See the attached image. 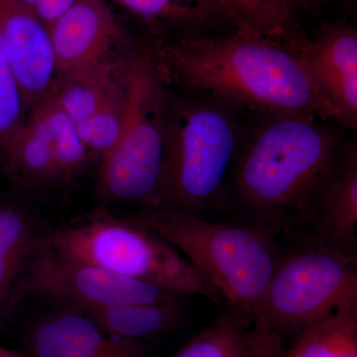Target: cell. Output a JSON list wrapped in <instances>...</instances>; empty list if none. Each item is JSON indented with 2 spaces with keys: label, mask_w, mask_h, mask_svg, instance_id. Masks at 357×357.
<instances>
[{
  "label": "cell",
  "mask_w": 357,
  "mask_h": 357,
  "mask_svg": "<svg viewBox=\"0 0 357 357\" xmlns=\"http://www.w3.org/2000/svg\"><path fill=\"white\" fill-rule=\"evenodd\" d=\"M41 234L25 211L0 206V326L15 310V294Z\"/></svg>",
  "instance_id": "e0dca14e"
},
{
  "label": "cell",
  "mask_w": 357,
  "mask_h": 357,
  "mask_svg": "<svg viewBox=\"0 0 357 357\" xmlns=\"http://www.w3.org/2000/svg\"><path fill=\"white\" fill-rule=\"evenodd\" d=\"M143 20L177 32L176 37L211 35L236 29L218 0H115Z\"/></svg>",
  "instance_id": "2e32d148"
},
{
  "label": "cell",
  "mask_w": 357,
  "mask_h": 357,
  "mask_svg": "<svg viewBox=\"0 0 357 357\" xmlns=\"http://www.w3.org/2000/svg\"><path fill=\"white\" fill-rule=\"evenodd\" d=\"M123 84V66L109 58L89 67L59 74L47 95L75 122L84 121Z\"/></svg>",
  "instance_id": "ac0fdd59"
},
{
  "label": "cell",
  "mask_w": 357,
  "mask_h": 357,
  "mask_svg": "<svg viewBox=\"0 0 357 357\" xmlns=\"http://www.w3.org/2000/svg\"><path fill=\"white\" fill-rule=\"evenodd\" d=\"M91 317L103 330L119 337L142 340L161 335L180 318L178 302L170 304H123L76 309Z\"/></svg>",
  "instance_id": "ffe728a7"
},
{
  "label": "cell",
  "mask_w": 357,
  "mask_h": 357,
  "mask_svg": "<svg viewBox=\"0 0 357 357\" xmlns=\"http://www.w3.org/2000/svg\"><path fill=\"white\" fill-rule=\"evenodd\" d=\"M126 110V89L123 77V84L119 91L93 114L76 123L77 133L89 152H98L103 156L114 146L121 133Z\"/></svg>",
  "instance_id": "7402d4cb"
},
{
  "label": "cell",
  "mask_w": 357,
  "mask_h": 357,
  "mask_svg": "<svg viewBox=\"0 0 357 357\" xmlns=\"http://www.w3.org/2000/svg\"><path fill=\"white\" fill-rule=\"evenodd\" d=\"M236 29L257 33L298 52L307 39L285 0H218Z\"/></svg>",
  "instance_id": "d6986e66"
},
{
  "label": "cell",
  "mask_w": 357,
  "mask_h": 357,
  "mask_svg": "<svg viewBox=\"0 0 357 357\" xmlns=\"http://www.w3.org/2000/svg\"><path fill=\"white\" fill-rule=\"evenodd\" d=\"M321 93L340 114L345 129L357 128V29L344 22L324 23L298 50Z\"/></svg>",
  "instance_id": "30bf717a"
},
{
  "label": "cell",
  "mask_w": 357,
  "mask_h": 357,
  "mask_svg": "<svg viewBox=\"0 0 357 357\" xmlns=\"http://www.w3.org/2000/svg\"><path fill=\"white\" fill-rule=\"evenodd\" d=\"M54 252L103 270L165 289L199 295L222 304V294L180 252L151 230L102 211L84 222L43 234Z\"/></svg>",
  "instance_id": "5b68a950"
},
{
  "label": "cell",
  "mask_w": 357,
  "mask_h": 357,
  "mask_svg": "<svg viewBox=\"0 0 357 357\" xmlns=\"http://www.w3.org/2000/svg\"><path fill=\"white\" fill-rule=\"evenodd\" d=\"M289 8L294 14L297 11H311L318 4L319 0H285Z\"/></svg>",
  "instance_id": "d4e9b609"
},
{
  "label": "cell",
  "mask_w": 357,
  "mask_h": 357,
  "mask_svg": "<svg viewBox=\"0 0 357 357\" xmlns=\"http://www.w3.org/2000/svg\"><path fill=\"white\" fill-rule=\"evenodd\" d=\"M16 178L32 185L69 180L83 172L89 151L76 124L46 95L6 148Z\"/></svg>",
  "instance_id": "9c48e42d"
},
{
  "label": "cell",
  "mask_w": 357,
  "mask_h": 357,
  "mask_svg": "<svg viewBox=\"0 0 357 357\" xmlns=\"http://www.w3.org/2000/svg\"><path fill=\"white\" fill-rule=\"evenodd\" d=\"M29 344L35 357H145L142 340L112 335L68 307L36 324Z\"/></svg>",
  "instance_id": "4fadbf2b"
},
{
  "label": "cell",
  "mask_w": 357,
  "mask_h": 357,
  "mask_svg": "<svg viewBox=\"0 0 357 357\" xmlns=\"http://www.w3.org/2000/svg\"><path fill=\"white\" fill-rule=\"evenodd\" d=\"M154 58L165 84L208 91L256 115H306L342 124L298 52L257 33L160 40Z\"/></svg>",
  "instance_id": "6da1fadb"
},
{
  "label": "cell",
  "mask_w": 357,
  "mask_h": 357,
  "mask_svg": "<svg viewBox=\"0 0 357 357\" xmlns=\"http://www.w3.org/2000/svg\"><path fill=\"white\" fill-rule=\"evenodd\" d=\"M0 33L25 107L37 105L58 74L48 28L20 0H0Z\"/></svg>",
  "instance_id": "8fae6325"
},
{
  "label": "cell",
  "mask_w": 357,
  "mask_h": 357,
  "mask_svg": "<svg viewBox=\"0 0 357 357\" xmlns=\"http://www.w3.org/2000/svg\"><path fill=\"white\" fill-rule=\"evenodd\" d=\"M48 30L58 75L102 62L119 35L103 0H77Z\"/></svg>",
  "instance_id": "5bb4252c"
},
{
  "label": "cell",
  "mask_w": 357,
  "mask_h": 357,
  "mask_svg": "<svg viewBox=\"0 0 357 357\" xmlns=\"http://www.w3.org/2000/svg\"><path fill=\"white\" fill-rule=\"evenodd\" d=\"M42 236V234H41ZM165 290L69 259L41 241L33 251L14 298V307L27 298H45L73 309L123 304H170L180 297Z\"/></svg>",
  "instance_id": "ba28073f"
},
{
  "label": "cell",
  "mask_w": 357,
  "mask_h": 357,
  "mask_svg": "<svg viewBox=\"0 0 357 357\" xmlns=\"http://www.w3.org/2000/svg\"><path fill=\"white\" fill-rule=\"evenodd\" d=\"M288 357H357V309H342L294 335Z\"/></svg>",
  "instance_id": "44dd1931"
},
{
  "label": "cell",
  "mask_w": 357,
  "mask_h": 357,
  "mask_svg": "<svg viewBox=\"0 0 357 357\" xmlns=\"http://www.w3.org/2000/svg\"><path fill=\"white\" fill-rule=\"evenodd\" d=\"M47 28H50L70 10L77 0H20Z\"/></svg>",
  "instance_id": "cb8c5ba5"
},
{
  "label": "cell",
  "mask_w": 357,
  "mask_h": 357,
  "mask_svg": "<svg viewBox=\"0 0 357 357\" xmlns=\"http://www.w3.org/2000/svg\"><path fill=\"white\" fill-rule=\"evenodd\" d=\"M126 110L119 140L103 155L98 190L105 199L161 208L165 161L167 96L154 52L123 64Z\"/></svg>",
  "instance_id": "8992f818"
},
{
  "label": "cell",
  "mask_w": 357,
  "mask_h": 357,
  "mask_svg": "<svg viewBox=\"0 0 357 357\" xmlns=\"http://www.w3.org/2000/svg\"><path fill=\"white\" fill-rule=\"evenodd\" d=\"M0 357H35L33 354H25L22 352L13 351V349H6V347L0 345Z\"/></svg>",
  "instance_id": "484cf974"
},
{
  "label": "cell",
  "mask_w": 357,
  "mask_h": 357,
  "mask_svg": "<svg viewBox=\"0 0 357 357\" xmlns=\"http://www.w3.org/2000/svg\"><path fill=\"white\" fill-rule=\"evenodd\" d=\"M25 103L9 65L0 33V147L6 148L23 122Z\"/></svg>",
  "instance_id": "603a6c76"
},
{
  "label": "cell",
  "mask_w": 357,
  "mask_h": 357,
  "mask_svg": "<svg viewBox=\"0 0 357 357\" xmlns=\"http://www.w3.org/2000/svg\"><path fill=\"white\" fill-rule=\"evenodd\" d=\"M357 258L310 244L277 260L264 314L279 337L342 309H357Z\"/></svg>",
  "instance_id": "52a82bcc"
},
{
  "label": "cell",
  "mask_w": 357,
  "mask_h": 357,
  "mask_svg": "<svg viewBox=\"0 0 357 357\" xmlns=\"http://www.w3.org/2000/svg\"><path fill=\"white\" fill-rule=\"evenodd\" d=\"M167 100L161 208L199 215L225 203L248 126L243 110L208 91Z\"/></svg>",
  "instance_id": "277c9868"
},
{
  "label": "cell",
  "mask_w": 357,
  "mask_h": 357,
  "mask_svg": "<svg viewBox=\"0 0 357 357\" xmlns=\"http://www.w3.org/2000/svg\"><path fill=\"white\" fill-rule=\"evenodd\" d=\"M248 126L230 183L252 222L283 231L309 222L321 185L347 142L344 128L306 115H257Z\"/></svg>",
  "instance_id": "7a4b0ae2"
},
{
  "label": "cell",
  "mask_w": 357,
  "mask_h": 357,
  "mask_svg": "<svg viewBox=\"0 0 357 357\" xmlns=\"http://www.w3.org/2000/svg\"><path fill=\"white\" fill-rule=\"evenodd\" d=\"M310 244L357 258V146L347 142L321 185L310 218Z\"/></svg>",
  "instance_id": "7c38bea8"
},
{
  "label": "cell",
  "mask_w": 357,
  "mask_h": 357,
  "mask_svg": "<svg viewBox=\"0 0 357 357\" xmlns=\"http://www.w3.org/2000/svg\"><path fill=\"white\" fill-rule=\"evenodd\" d=\"M282 340L245 312L227 309L175 357H288Z\"/></svg>",
  "instance_id": "9a60e30c"
},
{
  "label": "cell",
  "mask_w": 357,
  "mask_h": 357,
  "mask_svg": "<svg viewBox=\"0 0 357 357\" xmlns=\"http://www.w3.org/2000/svg\"><path fill=\"white\" fill-rule=\"evenodd\" d=\"M163 237L222 294L225 305L245 312L256 325L272 331L265 297L276 266L275 225L220 223L172 208H147L124 217ZM273 332V331H272Z\"/></svg>",
  "instance_id": "3957f363"
}]
</instances>
